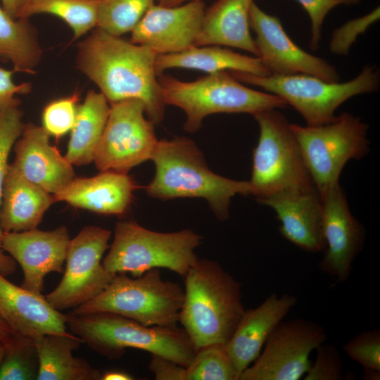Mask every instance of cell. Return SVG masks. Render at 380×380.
Masks as SVG:
<instances>
[{"mask_svg": "<svg viewBox=\"0 0 380 380\" xmlns=\"http://www.w3.org/2000/svg\"><path fill=\"white\" fill-rule=\"evenodd\" d=\"M72 334L97 353L110 360L120 358L127 348L163 356L186 367L196 349L184 329L146 326L106 312L64 314Z\"/></svg>", "mask_w": 380, "mask_h": 380, "instance_id": "obj_4", "label": "cell"}, {"mask_svg": "<svg viewBox=\"0 0 380 380\" xmlns=\"http://www.w3.org/2000/svg\"><path fill=\"white\" fill-rule=\"evenodd\" d=\"M149 48L95 27L77 44V68L94 82L109 104L138 99L155 125L164 118L165 103Z\"/></svg>", "mask_w": 380, "mask_h": 380, "instance_id": "obj_1", "label": "cell"}, {"mask_svg": "<svg viewBox=\"0 0 380 380\" xmlns=\"http://www.w3.org/2000/svg\"><path fill=\"white\" fill-rule=\"evenodd\" d=\"M13 70L0 68V112L13 106H20L16 94H25L31 91V84L24 82L16 84L13 80Z\"/></svg>", "mask_w": 380, "mask_h": 380, "instance_id": "obj_39", "label": "cell"}, {"mask_svg": "<svg viewBox=\"0 0 380 380\" xmlns=\"http://www.w3.org/2000/svg\"><path fill=\"white\" fill-rule=\"evenodd\" d=\"M379 6L371 12L345 23L335 29L329 42V50L333 54L346 56L349 53L351 46L356 42L360 34L379 20Z\"/></svg>", "mask_w": 380, "mask_h": 380, "instance_id": "obj_35", "label": "cell"}, {"mask_svg": "<svg viewBox=\"0 0 380 380\" xmlns=\"http://www.w3.org/2000/svg\"><path fill=\"white\" fill-rule=\"evenodd\" d=\"M137 187L127 174L104 171L91 177H75L53 197L56 202L63 201L93 213L122 215Z\"/></svg>", "mask_w": 380, "mask_h": 380, "instance_id": "obj_22", "label": "cell"}, {"mask_svg": "<svg viewBox=\"0 0 380 380\" xmlns=\"http://www.w3.org/2000/svg\"><path fill=\"white\" fill-rule=\"evenodd\" d=\"M156 0H100L97 27L115 35L131 32Z\"/></svg>", "mask_w": 380, "mask_h": 380, "instance_id": "obj_31", "label": "cell"}, {"mask_svg": "<svg viewBox=\"0 0 380 380\" xmlns=\"http://www.w3.org/2000/svg\"><path fill=\"white\" fill-rule=\"evenodd\" d=\"M100 0H28L20 18L36 14L55 15L64 21L78 39L97 26Z\"/></svg>", "mask_w": 380, "mask_h": 380, "instance_id": "obj_29", "label": "cell"}, {"mask_svg": "<svg viewBox=\"0 0 380 380\" xmlns=\"http://www.w3.org/2000/svg\"><path fill=\"white\" fill-rule=\"evenodd\" d=\"M305 166L322 196L338 183L346 163L369 151L368 125L360 117L343 113L319 126L291 123Z\"/></svg>", "mask_w": 380, "mask_h": 380, "instance_id": "obj_10", "label": "cell"}, {"mask_svg": "<svg viewBox=\"0 0 380 380\" xmlns=\"http://www.w3.org/2000/svg\"><path fill=\"white\" fill-rule=\"evenodd\" d=\"M70 242L68 230L64 225L49 231L36 228L20 232H4L1 250L21 267V286L42 293L46 275L63 271Z\"/></svg>", "mask_w": 380, "mask_h": 380, "instance_id": "obj_17", "label": "cell"}, {"mask_svg": "<svg viewBox=\"0 0 380 380\" xmlns=\"http://www.w3.org/2000/svg\"><path fill=\"white\" fill-rule=\"evenodd\" d=\"M17 262L9 255H6L0 250V273L6 277L12 274L16 270Z\"/></svg>", "mask_w": 380, "mask_h": 380, "instance_id": "obj_42", "label": "cell"}, {"mask_svg": "<svg viewBox=\"0 0 380 380\" xmlns=\"http://www.w3.org/2000/svg\"><path fill=\"white\" fill-rule=\"evenodd\" d=\"M306 11L310 20V39L309 46L312 51L319 46L324 21L328 13L341 5L353 6L361 0H296Z\"/></svg>", "mask_w": 380, "mask_h": 380, "instance_id": "obj_38", "label": "cell"}, {"mask_svg": "<svg viewBox=\"0 0 380 380\" xmlns=\"http://www.w3.org/2000/svg\"><path fill=\"white\" fill-rule=\"evenodd\" d=\"M179 322L196 351L207 345H226L246 309L241 284L220 264L197 259L184 276Z\"/></svg>", "mask_w": 380, "mask_h": 380, "instance_id": "obj_3", "label": "cell"}, {"mask_svg": "<svg viewBox=\"0 0 380 380\" xmlns=\"http://www.w3.org/2000/svg\"><path fill=\"white\" fill-rule=\"evenodd\" d=\"M202 241L203 236L191 229L163 233L134 221H120L102 263L114 274L137 277L151 269L166 268L184 277L198 259L195 249Z\"/></svg>", "mask_w": 380, "mask_h": 380, "instance_id": "obj_6", "label": "cell"}, {"mask_svg": "<svg viewBox=\"0 0 380 380\" xmlns=\"http://www.w3.org/2000/svg\"><path fill=\"white\" fill-rule=\"evenodd\" d=\"M55 202L53 194L28 181L9 163L1 194V229L4 232L36 229Z\"/></svg>", "mask_w": 380, "mask_h": 380, "instance_id": "obj_23", "label": "cell"}, {"mask_svg": "<svg viewBox=\"0 0 380 380\" xmlns=\"http://www.w3.org/2000/svg\"><path fill=\"white\" fill-rule=\"evenodd\" d=\"M151 160L156 172L145 186L148 196L161 200L203 198L220 221L229 218L234 196L252 194L250 181L229 179L211 171L201 150L187 137L158 141Z\"/></svg>", "mask_w": 380, "mask_h": 380, "instance_id": "obj_2", "label": "cell"}, {"mask_svg": "<svg viewBox=\"0 0 380 380\" xmlns=\"http://www.w3.org/2000/svg\"><path fill=\"white\" fill-rule=\"evenodd\" d=\"M23 115L20 106H13L0 112V205L3 185L9 165V154L25 127ZM3 234L0 227V250Z\"/></svg>", "mask_w": 380, "mask_h": 380, "instance_id": "obj_34", "label": "cell"}, {"mask_svg": "<svg viewBox=\"0 0 380 380\" xmlns=\"http://www.w3.org/2000/svg\"><path fill=\"white\" fill-rule=\"evenodd\" d=\"M148 369L157 380H186V367L163 356L151 354Z\"/></svg>", "mask_w": 380, "mask_h": 380, "instance_id": "obj_40", "label": "cell"}, {"mask_svg": "<svg viewBox=\"0 0 380 380\" xmlns=\"http://www.w3.org/2000/svg\"><path fill=\"white\" fill-rule=\"evenodd\" d=\"M184 297L179 284L163 279L153 268L137 277L115 274L99 295L72 311L111 312L146 326L176 327Z\"/></svg>", "mask_w": 380, "mask_h": 380, "instance_id": "obj_9", "label": "cell"}, {"mask_svg": "<svg viewBox=\"0 0 380 380\" xmlns=\"http://www.w3.org/2000/svg\"><path fill=\"white\" fill-rule=\"evenodd\" d=\"M110 106L93 162L100 172L127 174L151 158L158 141L155 124L146 117L140 99H128Z\"/></svg>", "mask_w": 380, "mask_h": 380, "instance_id": "obj_11", "label": "cell"}, {"mask_svg": "<svg viewBox=\"0 0 380 380\" xmlns=\"http://www.w3.org/2000/svg\"><path fill=\"white\" fill-rule=\"evenodd\" d=\"M28 0H1V6L13 18H20Z\"/></svg>", "mask_w": 380, "mask_h": 380, "instance_id": "obj_41", "label": "cell"}, {"mask_svg": "<svg viewBox=\"0 0 380 380\" xmlns=\"http://www.w3.org/2000/svg\"><path fill=\"white\" fill-rule=\"evenodd\" d=\"M243 84L260 87L284 99L305 120L308 126H319L332 122L336 110L354 96L376 91L380 85L379 70L365 65L353 79L344 82H327L308 75L261 77L229 70Z\"/></svg>", "mask_w": 380, "mask_h": 380, "instance_id": "obj_7", "label": "cell"}, {"mask_svg": "<svg viewBox=\"0 0 380 380\" xmlns=\"http://www.w3.org/2000/svg\"><path fill=\"white\" fill-rule=\"evenodd\" d=\"M362 379L365 380H379L380 372L373 369H364Z\"/></svg>", "mask_w": 380, "mask_h": 380, "instance_id": "obj_45", "label": "cell"}, {"mask_svg": "<svg viewBox=\"0 0 380 380\" xmlns=\"http://www.w3.org/2000/svg\"><path fill=\"white\" fill-rule=\"evenodd\" d=\"M186 68L208 72L234 70L266 77L270 73L256 56L235 52L218 45L193 46L180 52L157 55V75L171 68Z\"/></svg>", "mask_w": 380, "mask_h": 380, "instance_id": "obj_25", "label": "cell"}, {"mask_svg": "<svg viewBox=\"0 0 380 380\" xmlns=\"http://www.w3.org/2000/svg\"><path fill=\"white\" fill-rule=\"evenodd\" d=\"M158 80L166 105L179 108L186 114L184 129L195 132L203 119L215 113H248L286 108L281 97L245 86L229 71L222 70L194 81L179 80L160 74Z\"/></svg>", "mask_w": 380, "mask_h": 380, "instance_id": "obj_5", "label": "cell"}, {"mask_svg": "<svg viewBox=\"0 0 380 380\" xmlns=\"http://www.w3.org/2000/svg\"><path fill=\"white\" fill-rule=\"evenodd\" d=\"M259 203L274 210L286 239L309 253L324 250L322 201L317 189L281 192Z\"/></svg>", "mask_w": 380, "mask_h": 380, "instance_id": "obj_20", "label": "cell"}, {"mask_svg": "<svg viewBox=\"0 0 380 380\" xmlns=\"http://www.w3.org/2000/svg\"><path fill=\"white\" fill-rule=\"evenodd\" d=\"M79 93L55 99L49 102L42 114V127L56 139L72 129L77 113Z\"/></svg>", "mask_w": 380, "mask_h": 380, "instance_id": "obj_33", "label": "cell"}, {"mask_svg": "<svg viewBox=\"0 0 380 380\" xmlns=\"http://www.w3.org/2000/svg\"><path fill=\"white\" fill-rule=\"evenodd\" d=\"M38 380H101L102 373L86 360L74 357L82 341L72 333L49 334L34 341Z\"/></svg>", "mask_w": 380, "mask_h": 380, "instance_id": "obj_26", "label": "cell"}, {"mask_svg": "<svg viewBox=\"0 0 380 380\" xmlns=\"http://www.w3.org/2000/svg\"><path fill=\"white\" fill-rule=\"evenodd\" d=\"M253 117L260 134L253 151L252 195L259 202L281 192L317 189L287 118L277 109Z\"/></svg>", "mask_w": 380, "mask_h": 380, "instance_id": "obj_8", "label": "cell"}, {"mask_svg": "<svg viewBox=\"0 0 380 380\" xmlns=\"http://www.w3.org/2000/svg\"><path fill=\"white\" fill-rule=\"evenodd\" d=\"M186 380H239L226 345L213 343L198 350L186 367Z\"/></svg>", "mask_w": 380, "mask_h": 380, "instance_id": "obj_32", "label": "cell"}, {"mask_svg": "<svg viewBox=\"0 0 380 380\" xmlns=\"http://www.w3.org/2000/svg\"><path fill=\"white\" fill-rule=\"evenodd\" d=\"M325 252L319 270L337 282L346 281L354 260L362 248L365 229L352 215L339 183L320 196Z\"/></svg>", "mask_w": 380, "mask_h": 380, "instance_id": "obj_15", "label": "cell"}, {"mask_svg": "<svg viewBox=\"0 0 380 380\" xmlns=\"http://www.w3.org/2000/svg\"><path fill=\"white\" fill-rule=\"evenodd\" d=\"M49 138L42 126L25 124L13 146L12 165L28 181L53 195L76 176L73 165L51 144Z\"/></svg>", "mask_w": 380, "mask_h": 380, "instance_id": "obj_18", "label": "cell"}, {"mask_svg": "<svg viewBox=\"0 0 380 380\" xmlns=\"http://www.w3.org/2000/svg\"><path fill=\"white\" fill-rule=\"evenodd\" d=\"M5 353V348L3 344V343L0 341V365L1 364V362L3 360L4 356Z\"/></svg>", "mask_w": 380, "mask_h": 380, "instance_id": "obj_47", "label": "cell"}, {"mask_svg": "<svg viewBox=\"0 0 380 380\" xmlns=\"http://www.w3.org/2000/svg\"><path fill=\"white\" fill-rule=\"evenodd\" d=\"M110 109V104L103 94L92 89L78 106L65 155L72 165L82 166L94 161Z\"/></svg>", "mask_w": 380, "mask_h": 380, "instance_id": "obj_27", "label": "cell"}, {"mask_svg": "<svg viewBox=\"0 0 380 380\" xmlns=\"http://www.w3.org/2000/svg\"><path fill=\"white\" fill-rule=\"evenodd\" d=\"M317 357L306 374L304 380L343 379V364L337 348L329 343H322L317 348Z\"/></svg>", "mask_w": 380, "mask_h": 380, "instance_id": "obj_37", "label": "cell"}, {"mask_svg": "<svg viewBox=\"0 0 380 380\" xmlns=\"http://www.w3.org/2000/svg\"><path fill=\"white\" fill-rule=\"evenodd\" d=\"M14 333L15 332L0 318V341L4 342Z\"/></svg>", "mask_w": 380, "mask_h": 380, "instance_id": "obj_44", "label": "cell"}, {"mask_svg": "<svg viewBox=\"0 0 380 380\" xmlns=\"http://www.w3.org/2000/svg\"><path fill=\"white\" fill-rule=\"evenodd\" d=\"M293 295L272 293L258 307L246 310L226 348L237 374L259 356L267 338L296 305Z\"/></svg>", "mask_w": 380, "mask_h": 380, "instance_id": "obj_21", "label": "cell"}, {"mask_svg": "<svg viewBox=\"0 0 380 380\" xmlns=\"http://www.w3.org/2000/svg\"><path fill=\"white\" fill-rule=\"evenodd\" d=\"M346 355L363 369L380 372V331H365L352 338L343 347Z\"/></svg>", "mask_w": 380, "mask_h": 380, "instance_id": "obj_36", "label": "cell"}, {"mask_svg": "<svg viewBox=\"0 0 380 380\" xmlns=\"http://www.w3.org/2000/svg\"><path fill=\"white\" fill-rule=\"evenodd\" d=\"M110 230L98 226L84 227L70 239L64 275L58 285L45 296L56 310L75 308L99 295L111 282L114 274L101 259L109 247Z\"/></svg>", "mask_w": 380, "mask_h": 380, "instance_id": "obj_12", "label": "cell"}, {"mask_svg": "<svg viewBox=\"0 0 380 380\" xmlns=\"http://www.w3.org/2000/svg\"><path fill=\"white\" fill-rule=\"evenodd\" d=\"M133 379L130 374L118 370L107 371L101 375V380H132Z\"/></svg>", "mask_w": 380, "mask_h": 380, "instance_id": "obj_43", "label": "cell"}, {"mask_svg": "<svg viewBox=\"0 0 380 380\" xmlns=\"http://www.w3.org/2000/svg\"><path fill=\"white\" fill-rule=\"evenodd\" d=\"M42 56L35 27L29 18H13L0 6V58L15 72L34 73Z\"/></svg>", "mask_w": 380, "mask_h": 380, "instance_id": "obj_28", "label": "cell"}, {"mask_svg": "<svg viewBox=\"0 0 380 380\" xmlns=\"http://www.w3.org/2000/svg\"><path fill=\"white\" fill-rule=\"evenodd\" d=\"M327 338L324 329L317 323L304 319L282 320L239 380H298L310 367L312 351Z\"/></svg>", "mask_w": 380, "mask_h": 380, "instance_id": "obj_13", "label": "cell"}, {"mask_svg": "<svg viewBox=\"0 0 380 380\" xmlns=\"http://www.w3.org/2000/svg\"><path fill=\"white\" fill-rule=\"evenodd\" d=\"M157 4L164 6H177L189 1L198 0H156Z\"/></svg>", "mask_w": 380, "mask_h": 380, "instance_id": "obj_46", "label": "cell"}, {"mask_svg": "<svg viewBox=\"0 0 380 380\" xmlns=\"http://www.w3.org/2000/svg\"><path fill=\"white\" fill-rule=\"evenodd\" d=\"M2 343L5 353L0 380L37 379L39 362L34 341L14 333Z\"/></svg>", "mask_w": 380, "mask_h": 380, "instance_id": "obj_30", "label": "cell"}, {"mask_svg": "<svg viewBox=\"0 0 380 380\" xmlns=\"http://www.w3.org/2000/svg\"><path fill=\"white\" fill-rule=\"evenodd\" d=\"M255 0H217L205 9L194 46L218 45L243 50L258 57L251 34L249 13Z\"/></svg>", "mask_w": 380, "mask_h": 380, "instance_id": "obj_24", "label": "cell"}, {"mask_svg": "<svg viewBox=\"0 0 380 380\" xmlns=\"http://www.w3.org/2000/svg\"><path fill=\"white\" fill-rule=\"evenodd\" d=\"M0 318L14 332L34 341L45 334L68 333L64 314L45 296L13 284L1 273Z\"/></svg>", "mask_w": 380, "mask_h": 380, "instance_id": "obj_19", "label": "cell"}, {"mask_svg": "<svg viewBox=\"0 0 380 380\" xmlns=\"http://www.w3.org/2000/svg\"><path fill=\"white\" fill-rule=\"evenodd\" d=\"M249 22L255 34L258 57L270 75H308L327 82L340 81L334 65L296 45L285 32L279 18L267 13L255 2L250 8Z\"/></svg>", "mask_w": 380, "mask_h": 380, "instance_id": "obj_14", "label": "cell"}, {"mask_svg": "<svg viewBox=\"0 0 380 380\" xmlns=\"http://www.w3.org/2000/svg\"><path fill=\"white\" fill-rule=\"evenodd\" d=\"M205 11L202 0L177 6L153 4L131 31L129 41L156 55L182 51L194 46Z\"/></svg>", "mask_w": 380, "mask_h": 380, "instance_id": "obj_16", "label": "cell"}]
</instances>
